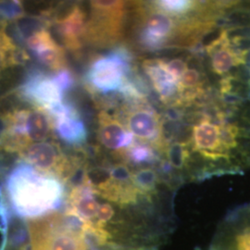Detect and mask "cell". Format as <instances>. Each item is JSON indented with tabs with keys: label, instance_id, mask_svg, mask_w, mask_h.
Returning <instances> with one entry per match:
<instances>
[{
	"label": "cell",
	"instance_id": "cell-1",
	"mask_svg": "<svg viewBox=\"0 0 250 250\" xmlns=\"http://www.w3.org/2000/svg\"><path fill=\"white\" fill-rule=\"evenodd\" d=\"M6 193L16 214L38 219L61 207L64 201L65 187L61 179L22 162L7 177Z\"/></svg>",
	"mask_w": 250,
	"mask_h": 250
},
{
	"label": "cell",
	"instance_id": "cell-2",
	"mask_svg": "<svg viewBox=\"0 0 250 250\" xmlns=\"http://www.w3.org/2000/svg\"><path fill=\"white\" fill-rule=\"evenodd\" d=\"M83 223L76 216L47 215L29 224L32 250H86L83 236Z\"/></svg>",
	"mask_w": 250,
	"mask_h": 250
},
{
	"label": "cell",
	"instance_id": "cell-3",
	"mask_svg": "<svg viewBox=\"0 0 250 250\" xmlns=\"http://www.w3.org/2000/svg\"><path fill=\"white\" fill-rule=\"evenodd\" d=\"M70 89L71 80L65 72L48 75L40 71H34L29 72L25 80L16 90V94L55 116L62 111L64 94Z\"/></svg>",
	"mask_w": 250,
	"mask_h": 250
},
{
	"label": "cell",
	"instance_id": "cell-4",
	"mask_svg": "<svg viewBox=\"0 0 250 250\" xmlns=\"http://www.w3.org/2000/svg\"><path fill=\"white\" fill-rule=\"evenodd\" d=\"M132 72V55L125 47H118L90 65L85 80L93 93H119Z\"/></svg>",
	"mask_w": 250,
	"mask_h": 250
},
{
	"label": "cell",
	"instance_id": "cell-5",
	"mask_svg": "<svg viewBox=\"0 0 250 250\" xmlns=\"http://www.w3.org/2000/svg\"><path fill=\"white\" fill-rule=\"evenodd\" d=\"M91 16L84 37L97 45L114 43L122 33L125 17L124 1H92Z\"/></svg>",
	"mask_w": 250,
	"mask_h": 250
},
{
	"label": "cell",
	"instance_id": "cell-6",
	"mask_svg": "<svg viewBox=\"0 0 250 250\" xmlns=\"http://www.w3.org/2000/svg\"><path fill=\"white\" fill-rule=\"evenodd\" d=\"M151 9H144L142 13V26L138 35L139 44L144 49L156 51L169 47L171 43L180 40L183 21L174 18L157 9L150 4ZM179 44V42H178Z\"/></svg>",
	"mask_w": 250,
	"mask_h": 250
},
{
	"label": "cell",
	"instance_id": "cell-7",
	"mask_svg": "<svg viewBox=\"0 0 250 250\" xmlns=\"http://www.w3.org/2000/svg\"><path fill=\"white\" fill-rule=\"evenodd\" d=\"M209 250H250V204L226 215L218 226Z\"/></svg>",
	"mask_w": 250,
	"mask_h": 250
},
{
	"label": "cell",
	"instance_id": "cell-8",
	"mask_svg": "<svg viewBox=\"0 0 250 250\" xmlns=\"http://www.w3.org/2000/svg\"><path fill=\"white\" fill-rule=\"evenodd\" d=\"M125 111V126L129 132L144 143L151 144L156 150L164 152L162 141V121L147 102L134 104Z\"/></svg>",
	"mask_w": 250,
	"mask_h": 250
},
{
	"label": "cell",
	"instance_id": "cell-9",
	"mask_svg": "<svg viewBox=\"0 0 250 250\" xmlns=\"http://www.w3.org/2000/svg\"><path fill=\"white\" fill-rule=\"evenodd\" d=\"M12 116L14 124L31 145L48 141L55 129L52 116L40 107L13 110Z\"/></svg>",
	"mask_w": 250,
	"mask_h": 250
},
{
	"label": "cell",
	"instance_id": "cell-10",
	"mask_svg": "<svg viewBox=\"0 0 250 250\" xmlns=\"http://www.w3.org/2000/svg\"><path fill=\"white\" fill-rule=\"evenodd\" d=\"M97 135L99 143L108 150L118 152L123 157L126 149L134 144V136L115 115L102 110L98 117Z\"/></svg>",
	"mask_w": 250,
	"mask_h": 250
},
{
	"label": "cell",
	"instance_id": "cell-11",
	"mask_svg": "<svg viewBox=\"0 0 250 250\" xmlns=\"http://www.w3.org/2000/svg\"><path fill=\"white\" fill-rule=\"evenodd\" d=\"M142 67L161 101L167 105L178 106L179 82L166 70L164 60H146L142 63Z\"/></svg>",
	"mask_w": 250,
	"mask_h": 250
},
{
	"label": "cell",
	"instance_id": "cell-12",
	"mask_svg": "<svg viewBox=\"0 0 250 250\" xmlns=\"http://www.w3.org/2000/svg\"><path fill=\"white\" fill-rule=\"evenodd\" d=\"M28 49L36 56V60L55 72L66 70L65 53L54 40L46 29H43L25 42Z\"/></svg>",
	"mask_w": 250,
	"mask_h": 250
},
{
	"label": "cell",
	"instance_id": "cell-13",
	"mask_svg": "<svg viewBox=\"0 0 250 250\" xmlns=\"http://www.w3.org/2000/svg\"><path fill=\"white\" fill-rule=\"evenodd\" d=\"M66 108L62 114L54 117V127L61 139L75 146L84 145L87 139V129L81 115L71 103H65Z\"/></svg>",
	"mask_w": 250,
	"mask_h": 250
},
{
	"label": "cell",
	"instance_id": "cell-14",
	"mask_svg": "<svg viewBox=\"0 0 250 250\" xmlns=\"http://www.w3.org/2000/svg\"><path fill=\"white\" fill-rule=\"evenodd\" d=\"M162 181L161 174L150 167H139L133 170V182L136 188L147 197L157 195L159 183Z\"/></svg>",
	"mask_w": 250,
	"mask_h": 250
},
{
	"label": "cell",
	"instance_id": "cell-15",
	"mask_svg": "<svg viewBox=\"0 0 250 250\" xmlns=\"http://www.w3.org/2000/svg\"><path fill=\"white\" fill-rule=\"evenodd\" d=\"M152 4L161 11L176 19H187V16L193 11L199 9L200 2L186 0H162L155 1Z\"/></svg>",
	"mask_w": 250,
	"mask_h": 250
},
{
	"label": "cell",
	"instance_id": "cell-16",
	"mask_svg": "<svg viewBox=\"0 0 250 250\" xmlns=\"http://www.w3.org/2000/svg\"><path fill=\"white\" fill-rule=\"evenodd\" d=\"M123 158L128 162L138 166V168L143 164H154L159 160L156 149L150 145L135 142L132 146L126 149Z\"/></svg>",
	"mask_w": 250,
	"mask_h": 250
},
{
	"label": "cell",
	"instance_id": "cell-17",
	"mask_svg": "<svg viewBox=\"0 0 250 250\" xmlns=\"http://www.w3.org/2000/svg\"><path fill=\"white\" fill-rule=\"evenodd\" d=\"M164 153L166 157L165 160L170 163L173 170L185 172L189 158L188 144L180 142L168 144L164 149Z\"/></svg>",
	"mask_w": 250,
	"mask_h": 250
},
{
	"label": "cell",
	"instance_id": "cell-18",
	"mask_svg": "<svg viewBox=\"0 0 250 250\" xmlns=\"http://www.w3.org/2000/svg\"><path fill=\"white\" fill-rule=\"evenodd\" d=\"M17 46L5 33V28L0 29V72L13 66L11 56Z\"/></svg>",
	"mask_w": 250,
	"mask_h": 250
},
{
	"label": "cell",
	"instance_id": "cell-19",
	"mask_svg": "<svg viewBox=\"0 0 250 250\" xmlns=\"http://www.w3.org/2000/svg\"><path fill=\"white\" fill-rule=\"evenodd\" d=\"M25 9L19 1L0 2V21L7 22L8 21H18L23 18Z\"/></svg>",
	"mask_w": 250,
	"mask_h": 250
},
{
	"label": "cell",
	"instance_id": "cell-20",
	"mask_svg": "<svg viewBox=\"0 0 250 250\" xmlns=\"http://www.w3.org/2000/svg\"><path fill=\"white\" fill-rule=\"evenodd\" d=\"M203 87V80L201 73L195 68L188 69L181 80L179 81L180 92L186 90H195Z\"/></svg>",
	"mask_w": 250,
	"mask_h": 250
},
{
	"label": "cell",
	"instance_id": "cell-21",
	"mask_svg": "<svg viewBox=\"0 0 250 250\" xmlns=\"http://www.w3.org/2000/svg\"><path fill=\"white\" fill-rule=\"evenodd\" d=\"M188 63L186 60L181 58H174L170 61L164 60L166 70L173 78H175L178 82L181 80L185 72L188 71Z\"/></svg>",
	"mask_w": 250,
	"mask_h": 250
}]
</instances>
